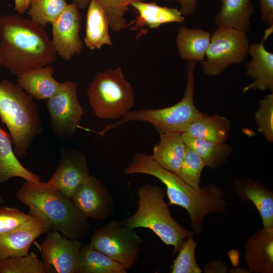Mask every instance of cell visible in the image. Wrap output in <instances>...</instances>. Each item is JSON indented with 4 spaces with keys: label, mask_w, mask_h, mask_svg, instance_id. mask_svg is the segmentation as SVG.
Here are the masks:
<instances>
[{
    "label": "cell",
    "mask_w": 273,
    "mask_h": 273,
    "mask_svg": "<svg viewBox=\"0 0 273 273\" xmlns=\"http://www.w3.org/2000/svg\"><path fill=\"white\" fill-rule=\"evenodd\" d=\"M0 58L13 75L54 62L57 53L44 27L15 14L0 15Z\"/></svg>",
    "instance_id": "cell-1"
},
{
    "label": "cell",
    "mask_w": 273,
    "mask_h": 273,
    "mask_svg": "<svg viewBox=\"0 0 273 273\" xmlns=\"http://www.w3.org/2000/svg\"><path fill=\"white\" fill-rule=\"evenodd\" d=\"M17 197L29 209L39 212L64 236L78 240L85 237L89 228L88 218L71 198L47 183L26 181L18 190Z\"/></svg>",
    "instance_id": "cell-2"
},
{
    "label": "cell",
    "mask_w": 273,
    "mask_h": 273,
    "mask_svg": "<svg viewBox=\"0 0 273 273\" xmlns=\"http://www.w3.org/2000/svg\"><path fill=\"white\" fill-rule=\"evenodd\" d=\"M38 106L17 84L0 81V119L7 127L14 152L24 158L33 139L42 132Z\"/></svg>",
    "instance_id": "cell-3"
},
{
    "label": "cell",
    "mask_w": 273,
    "mask_h": 273,
    "mask_svg": "<svg viewBox=\"0 0 273 273\" xmlns=\"http://www.w3.org/2000/svg\"><path fill=\"white\" fill-rule=\"evenodd\" d=\"M138 208L123 223L131 229H149L167 246L174 247V253L180 249L185 240L194 237L193 231L183 228L172 217L165 194L158 185L146 184L138 191Z\"/></svg>",
    "instance_id": "cell-4"
},
{
    "label": "cell",
    "mask_w": 273,
    "mask_h": 273,
    "mask_svg": "<svg viewBox=\"0 0 273 273\" xmlns=\"http://www.w3.org/2000/svg\"><path fill=\"white\" fill-rule=\"evenodd\" d=\"M196 63L188 62L185 92L183 98L178 102L163 108L130 110L117 122L106 125L98 131L99 134L103 136L110 130L131 121L149 123L159 133L184 132L192 122L204 115L198 110L194 101Z\"/></svg>",
    "instance_id": "cell-5"
},
{
    "label": "cell",
    "mask_w": 273,
    "mask_h": 273,
    "mask_svg": "<svg viewBox=\"0 0 273 273\" xmlns=\"http://www.w3.org/2000/svg\"><path fill=\"white\" fill-rule=\"evenodd\" d=\"M88 103L97 117L117 119L131 110L134 101L131 84L118 67L99 72L87 90Z\"/></svg>",
    "instance_id": "cell-6"
},
{
    "label": "cell",
    "mask_w": 273,
    "mask_h": 273,
    "mask_svg": "<svg viewBox=\"0 0 273 273\" xmlns=\"http://www.w3.org/2000/svg\"><path fill=\"white\" fill-rule=\"evenodd\" d=\"M246 32L228 26H219L211 35L205 60L201 63L208 76L221 74L230 66L243 63L249 55Z\"/></svg>",
    "instance_id": "cell-7"
},
{
    "label": "cell",
    "mask_w": 273,
    "mask_h": 273,
    "mask_svg": "<svg viewBox=\"0 0 273 273\" xmlns=\"http://www.w3.org/2000/svg\"><path fill=\"white\" fill-rule=\"evenodd\" d=\"M134 230L122 221H111L94 231L89 245L130 269L138 260L143 242Z\"/></svg>",
    "instance_id": "cell-8"
},
{
    "label": "cell",
    "mask_w": 273,
    "mask_h": 273,
    "mask_svg": "<svg viewBox=\"0 0 273 273\" xmlns=\"http://www.w3.org/2000/svg\"><path fill=\"white\" fill-rule=\"evenodd\" d=\"M47 101L53 133L61 139L72 137L79 127L85 113L78 98L77 83L65 81Z\"/></svg>",
    "instance_id": "cell-9"
},
{
    "label": "cell",
    "mask_w": 273,
    "mask_h": 273,
    "mask_svg": "<svg viewBox=\"0 0 273 273\" xmlns=\"http://www.w3.org/2000/svg\"><path fill=\"white\" fill-rule=\"evenodd\" d=\"M82 245L80 240L69 239L56 230L48 232L39 247L47 272L76 273Z\"/></svg>",
    "instance_id": "cell-10"
},
{
    "label": "cell",
    "mask_w": 273,
    "mask_h": 273,
    "mask_svg": "<svg viewBox=\"0 0 273 273\" xmlns=\"http://www.w3.org/2000/svg\"><path fill=\"white\" fill-rule=\"evenodd\" d=\"M53 46L57 53L65 61L80 54L83 43L80 37L81 16L79 9L72 3L51 23Z\"/></svg>",
    "instance_id": "cell-11"
},
{
    "label": "cell",
    "mask_w": 273,
    "mask_h": 273,
    "mask_svg": "<svg viewBox=\"0 0 273 273\" xmlns=\"http://www.w3.org/2000/svg\"><path fill=\"white\" fill-rule=\"evenodd\" d=\"M89 175L86 157L82 152L62 149L59 165L46 183L72 199L79 187Z\"/></svg>",
    "instance_id": "cell-12"
},
{
    "label": "cell",
    "mask_w": 273,
    "mask_h": 273,
    "mask_svg": "<svg viewBox=\"0 0 273 273\" xmlns=\"http://www.w3.org/2000/svg\"><path fill=\"white\" fill-rule=\"evenodd\" d=\"M31 217L13 230L0 235V260L28 254L32 243L41 235L54 230L38 212L29 209Z\"/></svg>",
    "instance_id": "cell-13"
},
{
    "label": "cell",
    "mask_w": 273,
    "mask_h": 273,
    "mask_svg": "<svg viewBox=\"0 0 273 273\" xmlns=\"http://www.w3.org/2000/svg\"><path fill=\"white\" fill-rule=\"evenodd\" d=\"M72 200L86 217L104 219L114 210L113 199L103 183L95 175H89L79 187Z\"/></svg>",
    "instance_id": "cell-14"
},
{
    "label": "cell",
    "mask_w": 273,
    "mask_h": 273,
    "mask_svg": "<svg viewBox=\"0 0 273 273\" xmlns=\"http://www.w3.org/2000/svg\"><path fill=\"white\" fill-rule=\"evenodd\" d=\"M272 32L273 25L265 30L260 42H254L249 46L248 53L251 58L245 64L246 73L254 81L243 88V94L250 89L273 92V54L264 47L265 41Z\"/></svg>",
    "instance_id": "cell-15"
},
{
    "label": "cell",
    "mask_w": 273,
    "mask_h": 273,
    "mask_svg": "<svg viewBox=\"0 0 273 273\" xmlns=\"http://www.w3.org/2000/svg\"><path fill=\"white\" fill-rule=\"evenodd\" d=\"M244 260L249 272H273V228L258 230L248 238Z\"/></svg>",
    "instance_id": "cell-16"
},
{
    "label": "cell",
    "mask_w": 273,
    "mask_h": 273,
    "mask_svg": "<svg viewBox=\"0 0 273 273\" xmlns=\"http://www.w3.org/2000/svg\"><path fill=\"white\" fill-rule=\"evenodd\" d=\"M233 190L244 201L253 203L260 215L263 228H273V193L262 184L248 177L235 180Z\"/></svg>",
    "instance_id": "cell-17"
},
{
    "label": "cell",
    "mask_w": 273,
    "mask_h": 273,
    "mask_svg": "<svg viewBox=\"0 0 273 273\" xmlns=\"http://www.w3.org/2000/svg\"><path fill=\"white\" fill-rule=\"evenodd\" d=\"M50 64L24 71L17 76V84L37 101L47 100L59 89L61 83L54 77Z\"/></svg>",
    "instance_id": "cell-18"
},
{
    "label": "cell",
    "mask_w": 273,
    "mask_h": 273,
    "mask_svg": "<svg viewBox=\"0 0 273 273\" xmlns=\"http://www.w3.org/2000/svg\"><path fill=\"white\" fill-rule=\"evenodd\" d=\"M138 12V16L133 21L134 26L131 29L136 30L140 27L147 26L157 28L161 25L170 23H183L185 17L176 8L161 6L155 3L135 2L131 4Z\"/></svg>",
    "instance_id": "cell-19"
},
{
    "label": "cell",
    "mask_w": 273,
    "mask_h": 273,
    "mask_svg": "<svg viewBox=\"0 0 273 273\" xmlns=\"http://www.w3.org/2000/svg\"><path fill=\"white\" fill-rule=\"evenodd\" d=\"M160 141L154 147L153 159L163 168L176 173L183 161L186 145L180 133H160Z\"/></svg>",
    "instance_id": "cell-20"
},
{
    "label": "cell",
    "mask_w": 273,
    "mask_h": 273,
    "mask_svg": "<svg viewBox=\"0 0 273 273\" xmlns=\"http://www.w3.org/2000/svg\"><path fill=\"white\" fill-rule=\"evenodd\" d=\"M210 40L211 34L207 31L181 26L176 37L178 53L188 62L201 63L204 60Z\"/></svg>",
    "instance_id": "cell-21"
},
{
    "label": "cell",
    "mask_w": 273,
    "mask_h": 273,
    "mask_svg": "<svg viewBox=\"0 0 273 273\" xmlns=\"http://www.w3.org/2000/svg\"><path fill=\"white\" fill-rule=\"evenodd\" d=\"M110 23L105 12L97 2L92 1L88 5L84 42L90 50L103 46L113 44L109 34Z\"/></svg>",
    "instance_id": "cell-22"
},
{
    "label": "cell",
    "mask_w": 273,
    "mask_h": 273,
    "mask_svg": "<svg viewBox=\"0 0 273 273\" xmlns=\"http://www.w3.org/2000/svg\"><path fill=\"white\" fill-rule=\"evenodd\" d=\"M14 177H20L26 181L35 183L40 181L38 176L20 163L14 152L10 134L0 126V183H4Z\"/></svg>",
    "instance_id": "cell-23"
},
{
    "label": "cell",
    "mask_w": 273,
    "mask_h": 273,
    "mask_svg": "<svg viewBox=\"0 0 273 273\" xmlns=\"http://www.w3.org/2000/svg\"><path fill=\"white\" fill-rule=\"evenodd\" d=\"M221 8L215 16L214 23L218 27L228 26L248 32L250 18L255 7L252 0H220Z\"/></svg>",
    "instance_id": "cell-24"
},
{
    "label": "cell",
    "mask_w": 273,
    "mask_h": 273,
    "mask_svg": "<svg viewBox=\"0 0 273 273\" xmlns=\"http://www.w3.org/2000/svg\"><path fill=\"white\" fill-rule=\"evenodd\" d=\"M231 129V123L225 117L204 114L192 122L184 132L192 137L223 143L228 140Z\"/></svg>",
    "instance_id": "cell-25"
},
{
    "label": "cell",
    "mask_w": 273,
    "mask_h": 273,
    "mask_svg": "<svg viewBox=\"0 0 273 273\" xmlns=\"http://www.w3.org/2000/svg\"><path fill=\"white\" fill-rule=\"evenodd\" d=\"M119 262L89 244H82L79 255L76 273H126Z\"/></svg>",
    "instance_id": "cell-26"
},
{
    "label": "cell",
    "mask_w": 273,
    "mask_h": 273,
    "mask_svg": "<svg viewBox=\"0 0 273 273\" xmlns=\"http://www.w3.org/2000/svg\"><path fill=\"white\" fill-rule=\"evenodd\" d=\"M181 135L185 145L196 152L205 166L212 169L224 163L232 151L231 146L226 143H216L192 137L185 132Z\"/></svg>",
    "instance_id": "cell-27"
},
{
    "label": "cell",
    "mask_w": 273,
    "mask_h": 273,
    "mask_svg": "<svg viewBox=\"0 0 273 273\" xmlns=\"http://www.w3.org/2000/svg\"><path fill=\"white\" fill-rule=\"evenodd\" d=\"M94 1L102 7L109 20L110 27L115 32H120L130 26L124 17L131 3L145 2L147 0H72L79 9L87 8L89 3Z\"/></svg>",
    "instance_id": "cell-28"
},
{
    "label": "cell",
    "mask_w": 273,
    "mask_h": 273,
    "mask_svg": "<svg viewBox=\"0 0 273 273\" xmlns=\"http://www.w3.org/2000/svg\"><path fill=\"white\" fill-rule=\"evenodd\" d=\"M68 4L66 0H30L27 15L32 21L45 27L61 15Z\"/></svg>",
    "instance_id": "cell-29"
},
{
    "label": "cell",
    "mask_w": 273,
    "mask_h": 273,
    "mask_svg": "<svg viewBox=\"0 0 273 273\" xmlns=\"http://www.w3.org/2000/svg\"><path fill=\"white\" fill-rule=\"evenodd\" d=\"M46 266L37 255L31 252L27 255L10 257L0 260V273H46Z\"/></svg>",
    "instance_id": "cell-30"
},
{
    "label": "cell",
    "mask_w": 273,
    "mask_h": 273,
    "mask_svg": "<svg viewBox=\"0 0 273 273\" xmlns=\"http://www.w3.org/2000/svg\"><path fill=\"white\" fill-rule=\"evenodd\" d=\"M205 165L200 156L186 146L182 163L175 173L182 180L195 188H200L201 175Z\"/></svg>",
    "instance_id": "cell-31"
},
{
    "label": "cell",
    "mask_w": 273,
    "mask_h": 273,
    "mask_svg": "<svg viewBox=\"0 0 273 273\" xmlns=\"http://www.w3.org/2000/svg\"><path fill=\"white\" fill-rule=\"evenodd\" d=\"M196 242L193 237L185 241L178 254L174 260L171 272L172 273H201L202 270L199 266L195 258Z\"/></svg>",
    "instance_id": "cell-32"
},
{
    "label": "cell",
    "mask_w": 273,
    "mask_h": 273,
    "mask_svg": "<svg viewBox=\"0 0 273 273\" xmlns=\"http://www.w3.org/2000/svg\"><path fill=\"white\" fill-rule=\"evenodd\" d=\"M254 120L257 130L266 141L273 142V92L266 95L259 102Z\"/></svg>",
    "instance_id": "cell-33"
},
{
    "label": "cell",
    "mask_w": 273,
    "mask_h": 273,
    "mask_svg": "<svg viewBox=\"0 0 273 273\" xmlns=\"http://www.w3.org/2000/svg\"><path fill=\"white\" fill-rule=\"evenodd\" d=\"M31 216L29 211L25 213L16 208L0 207V235L16 229Z\"/></svg>",
    "instance_id": "cell-34"
},
{
    "label": "cell",
    "mask_w": 273,
    "mask_h": 273,
    "mask_svg": "<svg viewBox=\"0 0 273 273\" xmlns=\"http://www.w3.org/2000/svg\"><path fill=\"white\" fill-rule=\"evenodd\" d=\"M262 21L269 26L273 25V0H260Z\"/></svg>",
    "instance_id": "cell-35"
},
{
    "label": "cell",
    "mask_w": 273,
    "mask_h": 273,
    "mask_svg": "<svg viewBox=\"0 0 273 273\" xmlns=\"http://www.w3.org/2000/svg\"><path fill=\"white\" fill-rule=\"evenodd\" d=\"M180 5L179 11L185 16L194 15L197 0H175Z\"/></svg>",
    "instance_id": "cell-36"
},
{
    "label": "cell",
    "mask_w": 273,
    "mask_h": 273,
    "mask_svg": "<svg viewBox=\"0 0 273 273\" xmlns=\"http://www.w3.org/2000/svg\"><path fill=\"white\" fill-rule=\"evenodd\" d=\"M30 0H14V10L19 14L24 13L29 8Z\"/></svg>",
    "instance_id": "cell-37"
},
{
    "label": "cell",
    "mask_w": 273,
    "mask_h": 273,
    "mask_svg": "<svg viewBox=\"0 0 273 273\" xmlns=\"http://www.w3.org/2000/svg\"><path fill=\"white\" fill-rule=\"evenodd\" d=\"M5 203V200L4 199V198L2 196V195L0 194V204H3Z\"/></svg>",
    "instance_id": "cell-38"
},
{
    "label": "cell",
    "mask_w": 273,
    "mask_h": 273,
    "mask_svg": "<svg viewBox=\"0 0 273 273\" xmlns=\"http://www.w3.org/2000/svg\"><path fill=\"white\" fill-rule=\"evenodd\" d=\"M2 67V63H1V58H0V71H1V70Z\"/></svg>",
    "instance_id": "cell-39"
},
{
    "label": "cell",
    "mask_w": 273,
    "mask_h": 273,
    "mask_svg": "<svg viewBox=\"0 0 273 273\" xmlns=\"http://www.w3.org/2000/svg\"><path fill=\"white\" fill-rule=\"evenodd\" d=\"M166 1H170V0H166Z\"/></svg>",
    "instance_id": "cell-40"
}]
</instances>
